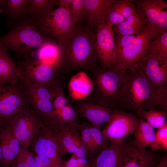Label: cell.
Listing matches in <instances>:
<instances>
[{
    "instance_id": "obj_1",
    "label": "cell",
    "mask_w": 167,
    "mask_h": 167,
    "mask_svg": "<svg viewBox=\"0 0 167 167\" xmlns=\"http://www.w3.org/2000/svg\"><path fill=\"white\" fill-rule=\"evenodd\" d=\"M122 110L140 109L167 112V94L159 90L147 78L138 64L124 72L121 94Z\"/></svg>"
},
{
    "instance_id": "obj_2",
    "label": "cell",
    "mask_w": 167,
    "mask_h": 167,
    "mask_svg": "<svg viewBox=\"0 0 167 167\" xmlns=\"http://www.w3.org/2000/svg\"><path fill=\"white\" fill-rule=\"evenodd\" d=\"M95 34L87 26L77 25L63 50L59 73L62 79L75 71L88 75L99 61L95 47Z\"/></svg>"
},
{
    "instance_id": "obj_3",
    "label": "cell",
    "mask_w": 167,
    "mask_h": 167,
    "mask_svg": "<svg viewBox=\"0 0 167 167\" xmlns=\"http://www.w3.org/2000/svg\"><path fill=\"white\" fill-rule=\"evenodd\" d=\"M125 70L115 71L96 65L88 75L92 81V89L84 100L121 110V90Z\"/></svg>"
},
{
    "instance_id": "obj_4",
    "label": "cell",
    "mask_w": 167,
    "mask_h": 167,
    "mask_svg": "<svg viewBox=\"0 0 167 167\" xmlns=\"http://www.w3.org/2000/svg\"><path fill=\"white\" fill-rule=\"evenodd\" d=\"M49 40L40 32L34 21H25L0 37V42L7 49L15 51L19 57L30 58L33 50Z\"/></svg>"
},
{
    "instance_id": "obj_5",
    "label": "cell",
    "mask_w": 167,
    "mask_h": 167,
    "mask_svg": "<svg viewBox=\"0 0 167 167\" xmlns=\"http://www.w3.org/2000/svg\"><path fill=\"white\" fill-rule=\"evenodd\" d=\"M34 21L39 30L54 38L63 50L77 25L73 23L69 13L59 7L47 11Z\"/></svg>"
},
{
    "instance_id": "obj_6",
    "label": "cell",
    "mask_w": 167,
    "mask_h": 167,
    "mask_svg": "<svg viewBox=\"0 0 167 167\" xmlns=\"http://www.w3.org/2000/svg\"><path fill=\"white\" fill-rule=\"evenodd\" d=\"M161 34L155 25L148 22L145 29L117 54L113 70H126L138 64L143 57L149 43Z\"/></svg>"
},
{
    "instance_id": "obj_7",
    "label": "cell",
    "mask_w": 167,
    "mask_h": 167,
    "mask_svg": "<svg viewBox=\"0 0 167 167\" xmlns=\"http://www.w3.org/2000/svg\"><path fill=\"white\" fill-rule=\"evenodd\" d=\"M23 89L28 100L30 108L40 116L45 125L56 126L58 123V120L54 107L52 87L26 82Z\"/></svg>"
},
{
    "instance_id": "obj_8",
    "label": "cell",
    "mask_w": 167,
    "mask_h": 167,
    "mask_svg": "<svg viewBox=\"0 0 167 167\" xmlns=\"http://www.w3.org/2000/svg\"><path fill=\"white\" fill-rule=\"evenodd\" d=\"M5 123L10 127L21 146L28 149L34 137L45 125L30 108L18 111Z\"/></svg>"
},
{
    "instance_id": "obj_9",
    "label": "cell",
    "mask_w": 167,
    "mask_h": 167,
    "mask_svg": "<svg viewBox=\"0 0 167 167\" xmlns=\"http://www.w3.org/2000/svg\"><path fill=\"white\" fill-rule=\"evenodd\" d=\"M113 109L112 117L101 131L110 143H119L134 133L139 126V119L135 113Z\"/></svg>"
},
{
    "instance_id": "obj_10",
    "label": "cell",
    "mask_w": 167,
    "mask_h": 167,
    "mask_svg": "<svg viewBox=\"0 0 167 167\" xmlns=\"http://www.w3.org/2000/svg\"><path fill=\"white\" fill-rule=\"evenodd\" d=\"M19 81L16 84H0V121L3 124L18 111L30 108Z\"/></svg>"
},
{
    "instance_id": "obj_11",
    "label": "cell",
    "mask_w": 167,
    "mask_h": 167,
    "mask_svg": "<svg viewBox=\"0 0 167 167\" xmlns=\"http://www.w3.org/2000/svg\"><path fill=\"white\" fill-rule=\"evenodd\" d=\"M17 66L22 76V80L36 85L52 87L59 73L58 68L31 58L19 62Z\"/></svg>"
},
{
    "instance_id": "obj_12",
    "label": "cell",
    "mask_w": 167,
    "mask_h": 167,
    "mask_svg": "<svg viewBox=\"0 0 167 167\" xmlns=\"http://www.w3.org/2000/svg\"><path fill=\"white\" fill-rule=\"evenodd\" d=\"M29 147L36 155L58 161L67 153L59 142L56 131L45 125L35 135Z\"/></svg>"
},
{
    "instance_id": "obj_13",
    "label": "cell",
    "mask_w": 167,
    "mask_h": 167,
    "mask_svg": "<svg viewBox=\"0 0 167 167\" xmlns=\"http://www.w3.org/2000/svg\"><path fill=\"white\" fill-rule=\"evenodd\" d=\"M112 24L105 23L97 28L95 34V47L101 67L113 70L117 51Z\"/></svg>"
},
{
    "instance_id": "obj_14",
    "label": "cell",
    "mask_w": 167,
    "mask_h": 167,
    "mask_svg": "<svg viewBox=\"0 0 167 167\" xmlns=\"http://www.w3.org/2000/svg\"><path fill=\"white\" fill-rule=\"evenodd\" d=\"M138 64L149 80L167 94V57L150 53L144 55Z\"/></svg>"
},
{
    "instance_id": "obj_15",
    "label": "cell",
    "mask_w": 167,
    "mask_h": 167,
    "mask_svg": "<svg viewBox=\"0 0 167 167\" xmlns=\"http://www.w3.org/2000/svg\"><path fill=\"white\" fill-rule=\"evenodd\" d=\"M135 147L124 140L110 143L97 156L88 161L90 167H119Z\"/></svg>"
},
{
    "instance_id": "obj_16",
    "label": "cell",
    "mask_w": 167,
    "mask_h": 167,
    "mask_svg": "<svg viewBox=\"0 0 167 167\" xmlns=\"http://www.w3.org/2000/svg\"><path fill=\"white\" fill-rule=\"evenodd\" d=\"M73 107L78 117L86 118L99 130L110 120L113 114V109L84 100L75 101Z\"/></svg>"
},
{
    "instance_id": "obj_17",
    "label": "cell",
    "mask_w": 167,
    "mask_h": 167,
    "mask_svg": "<svg viewBox=\"0 0 167 167\" xmlns=\"http://www.w3.org/2000/svg\"><path fill=\"white\" fill-rule=\"evenodd\" d=\"M79 131V125L61 127L56 131L61 145L67 153L87 158L88 153L82 142Z\"/></svg>"
},
{
    "instance_id": "obj_18",
    "label": "cell",
    "mask_w": 167,
    "mask_h": 167,
    "mask_svg": "<svg viewBox=\"0 0 167 167\" xmlns=\"http://www.w3.org/2000/svg\"><path fill=\"white\" fill-rule=\"evenodd\" d=\"M117 0H84L87 26L92 30L105 23L106 16Z\"/></svg>"
},
{
    "instance_id": "obj_19",
    "label": "cell",
    "mask_w": 167,
    "mask_h": 167,
    "mask_svg": "<svg viewBox=\"0 0 167 167\" xmlns=\"http://www.w3.org/2000/svg\"><path fill=\"white\" fill-rule=\"evenodd\" d=\"M0 143L2 152V167H8L19 152L21 145L6 123L3 124L0 130Z\"/></svg>"
},
{
    "instance_id": "obj_20",
    "label": "cell",
    "mask_w": 167,
    "mask_h": 167,
    "mask_svg": "<svg viewBox=\"0 0 167 167\" xmlns=\"http://www.w3.org/2000/svg\"><path fill=\"white\" fill-rule=\"evenodd\" d=\"M0 42V84H16L22 80L21 72Z\"/></svg>"
},
{
    "instance_id": "obj_21",
    "label": "cell",
    "mask_w": 167,
    "mask_h": 167,
    "mask_svg": "<svg viewBox=\"0 0 167 167\" xmlns=\"http://www.w3.org/2000/svg\"><path fill=\"white\" fill-rule=\"evenodd\" d=\"M155 150H139L135 147L119 167H155L163 156Z\"/></svg>"
},
{
    "instance_id": "obj_22",
    "label": "cell",
    "mask_w": 167,
    "mask_h": 167,
    "mask_svg": "<svg viewBox=\"0 0 167 167\" xmlns=\"http://www.w3.org/2000/svg\"><path fill=\"white\" fill-rule=\"evenodd\" d=\"M148 21L143 13L136 8L135 11L122 22L114 24L112 30L116 35H137L145 29Z\"/></svg>"
},
{
    "instance_id": "obj_23",
    "label": "cell",
    "mask_w": 167,
    "mask_h": 167,
    "mask_svg": "<svg viewBox=\"0 0 167 167\" xmlns=\"http://www.w3.org/2000/svg\"><path fill=\"white\" fill-rule=\"evenodd\" d=\"M63 50L55 41L48 40L38 48L35 53L36 59L59 70L61 65Z\"/></svg>"
},
{
    "instance_id": "obj_24",
    "label": "cell",
    "mask_w": 167,
    "mask_h": 167,
    "mask_svg": "<svg viewBox=\"0 0 167 167\" xmlns=\"http://www.w3.org/2000/svg\"><path fill=\"white\" fill-rule=\"evenodd\" d=\"M93 88L92 81L86 73L79 71L72 76L68 85V93L75 101L84 100L91 93Z\"/></svg>"
},
{
    "instance_id": "obj_25",
    "label": "cell",
    "mask_w": 167,
    "mask_h": 167,
    "mask_svg": "<svg viewBox=\"0 0 167 167\" xmlns=\"http://www.w3.org/2000/svg\"><path fill=\"white\" fill-rule=\"evenodd\" d=\"M131 2L144 15L148 22L156 27L161 15L167 10V2L164 0H134Z\"/></svg>"
},
{
    "instance_id": "obj_26",
    "label": "cell",
    "mask_w": 167,
    "mask_h": 167,
    "mask_svg": "<svg viewBox=\"0 0 167 167\" xmlns=\"http://www.w3.org/2000/svg\"><path fill=\"white\" fill-rule=\"evenodd\" d=\"M139 117V124L133 133L134 146L139 150H144L149 147L152 150H156L154 129L142 117Z\"/></svg>"
},
{
    "instance_id": "obj_27",
    "label": "cell",
    "mask_w": 167,
    "mask_h": 167,
    "mask_svg": "<svg viewBox=\"0 0 167 167\" xmlns=\"http://www.w3.org/2000/svg\"><path fill=\"white\" fill-rule=\"evenodd\" d=\"M136 115L142 117L153 129L158 128L166 122L167 112L155 109L145 110L140 109L138 111Z\"/></svg>"
},
{
    "instance_id": "obj_28",
    "label": "cell",
    "mask_w": 167,
    "mask_h": 167,
    "mask_svg": "<svg viewBox=\"0 0 167 167\" xmlns=\"http://www.w3.org/2000/svg\"><path fill=\"white\" fill-rule=\"evenodd\" d=\"M58 0H31L24 13L38 17L47 11L58 5Z\"/></svg>"
},
{
    "instance_id": "obj_29",
    "label": "cell",
    "mask_w": 167,
    "mask_h": 167,
    "mask_svg": "<svg viewBox=\"0 0 167 167\" xmlns=\"http://www.w3.org/2000/svg\"><path fill=\"white\" fill-rule=\"evenodd\" d=\"M60 128L68 126H78V116L73 106L69 103L56 113Z\"/></svg>"
},
{
    "instance_id": "obj_30",
    "label": "cell",
    "mask_w": 167,
    "mask_h": 167,
    "mask_svg": "<svg viewBox=\"0 0 167 167\" xmlns=\"http://www.w3.org/2000/svg\"><path fill=\"white\" fill-rule=\"evenodd\" d=\"M64 87L63 80L61 78H57L53 85V104L55 114L70 103L65 95Z\"/></svg>"
},
{
    "instance_id": "obj_31",
    "label": "cell",
    "mask_w": 167,
    "mask_h": 167,
    "mask_svg": "<svg viewBox=\"0 0 167 167\" xmlns=\"http://www.w3.org/2000/svg\"><path fill=\"white\" fill-rule=\"evenodd\" d=\"M79 129L83 143L89 159L97 156L99 153L94 145L88 126V122L83 121L79 123Z\"/></svg>"
},
{
    "instance_id": "obj_32",
    "label": "cell",
    "mask_w": 167,
    "mask_h": 167,
    "mask_svg": "<svg viewBox=\"0 0 167 167\" xmlns=\"http://www.w3.org/2000/svg\"><path fill=\"white\" fill-rule=\"evenodd\" d=\"M150 53L167 57V31L156 37L149 43L144 55Z\"/></svg>"
},
{
    "instance_id": "obj_33",
    "label": "cell",
    "mask_w": 167,
    "mask_h": 167,
    "mask_svg": "<svg viewBox=\"0 0 167 167\" xmlns=\"http://www.w3.org/2000/svg\"><path fill=\"white\" fill-rule=\"evenodd\" d=\"M35 162L33 153L21 146L19 152L10 165L14 167H34Z\"/></svg>"
},
{
    "instance_id": "obj_34",
    "label": "cell",
    "mask_w": 167,
    "mask_h": 167,
    "mask_svg": "<svg viewBox=\"0 0 167 167\" xmlns=\"http://www.w3.org/2000/svg\"><path fill=\"white\" fill-rule=\"evenodd\" d=\"M88 126L94 145L99 154L110 142L100 130L88 123Z\"/></svg>"
},
{
    "instance_id": "obj_35",
    "label": "cell",
    "mask_w": 167,
    "mask_h": 167,
    "mask_svg": "<svg viewBox=\"0 0 167 167\" xmlns=\"http://www.w3.org/2000/svg\"><path fill=\"white\" fill-rule=\"evenodd\" d=\"M31 2V0H5L3 6L10 15L17 16L24 13Z\"/></svg>"
},
{
    "instance_id": "obj_36",
    "label": "cell",
    "mask_w": 167,
    "mask_h": 167,
    "mask_svg": "<svg viewBox=\"0 0 167 167\" xmlns=\"http://www.w3.org/2000/svg\"><path fill=\"white\" fill-rule=\"evenodd\" d=\"M70 14L73 23L77 25L86 18V11L84 0H72Z\"/></svg>"
},
{
    "instance_id": "obj_37",
    "label": "cell",
    "mask_w": 167,
    "mask_h": 167,
    "mask_svg": "<svg viewBox=\"0 0 167 167\" xmlns=\"http://www.w3.org/2000/svg\"><path fill=\"white\" fill-rule=\"evenodd\" d=\"M156 150H167V123L158 128L155 132Z\"/></svg>"
},
{
    "instance_id": "obj_38",
    "label": "cell",
    "mask_w": 167,
    "mask_h": 167,
    "mask_svg": "<svg viewBox=\"0 0 167 167\" xmlns=\"http://www.w3.org/2000/svg\"><path fill=\"white\" fill-rule=\"evenodd\" d=\"M117 1L112 6L105 18V23L112 25L120 23L125 19L122 15L118 8L116 3Z\"/></svg>"
},
{
    "instance_id": "obj_39",
    "label": "cell",
    "mask_w": 167,
    "mask_h": 167,
    "mask_svg": "<svg viewBox=\"0 0 167 167\" xmlns=\"http://www.w3.org/2000/svg\"><path fill=\"white\" fill-rule=\"evenodd\" d=\"M60 167H90L88 161L85 157L73 154L67 161L61 163Z\"/></svg>"
},
{
    "instance_id": "obj_40",
    "label": "cell",
    "mask_w": 167,
    "mask_h": 167,
    "mask_svg": "<svg viewBox=\"0 0 167 167\" xmlns=\"http://www.w3.org/2000/svg\"><path fill=\"white\" fill-rule=\"evenodd\" d=\"M118 8L125 19L127 18L136 10V6L131 0H117Z\"/></svg>"
},
{
    "instance_id": "obj_41",
    "label": "cell",
    "mask_w": 167,
    "mask_h": 167,
    "mask_svg": "<svg viewBox=\"0 0 167 167\" xmlns=\"http://www.w3.org/2000/svg\"><path fill=\"white\" fill-rule=\"evenodd\" d=\"M136 36V35H115L114 38L117 55L132 42Z\"/></svg>"
},
{
    "instance_id": "obj_42",
    "label": "cell",
    "mask_w": 167,
    "mask_h": 167,
    "mask_svg": "<svg viewBox=\"0 0 167 167\" xmlns=\"http://www.w3.org/2000/svg\"><path fill=\"white\" fill-rule=\"evenodd\" d=\"M35 161L41 163L46 167H57L60 166L61 161H58L43 156H35Z\"/></svg>"
},
{
    "instance_id": "obj_43",
    "label": "cell",
    "mask_w": 167,
    "mask_h": 167,
    "mask_svg": "<svg viewBox=\"0 0 167 167\" xmlns=\"http://www.w3.org/2000/svg\"><path fill=\"white\" fill-rule=\"evenodd\" d=\"M72 3V0H58V6L70 13Z\"/></svg>"
},
{
    "instance_id": "obj_44",
    "label": "cell",
    "mask_w": 167,
    "mask_h": 167,
    "mask_svg": "<svg viewBox=\"0 0 167 167\" xmlns=\"http://www.w3.org/2000/svg\"><path fill=\"white\" fill-rule=\"evenodd\" d=\"M155 167H167V152L162 156L159 162Z\"/></svg>"
},
{
    "instance_id": "obj_45",
    "label": "cell",
    "mask_w": 167,
    "mask_h": 167,
    "mask_svg": "<svg viewBox=\"0 0 167 167\" xmlns=\"http://www.w3.org/2000/svg\"><path fill=\"white\" fill-rule=\"evenodd\" d=\"M34 167H46L41 163L37 162L35 161Z\"/></svg>"
},
{
    "instance_id": "obj_46",
    "label": "cell",
    "mask_w": 167,
    "mask_h": 167,
    "mask_svg": "<svg viewBox=\"0 0 167 167\" xmlns=\"http://www.w3.org/2000/svg\"><path fill=\"white\" fill-rule=\"evenodd\" d=\"M2 152L1 144L0 143V165L2 164Z\"/></svg>"
},
{
    "instance_id": "obj_47",
    "label": "cell",
    "mask_w": 167,
    "mask_h": 167,
    "mask_svg": "<svg viewBox=\"0 0 167 167\" xmlns=\"http://www.w3.org/2000/svg\"><path fill=\"white\" fill-rule=\"evenodd\" d=\"M4 2V0H0V5L1 6L3 4Z\"/></svg>"
},
{
    "instance_id": "obj_48",
    "label": "cell",
    "mask_w": 167,
    "mask_h": 167,
    "mask_svg": "<svg viewBox=\"0 0 167 167\" xmlns=\"http://www.w3.org/2000/svg\"><path fill=\"white\" fill-rule=\"evenodd\" d=\"M3 124L2 123V122L0 121V130L1 129V128H2V126H3Z\"/></svg>"
},
{
    "instance_id": "obj_49",
    "label": "cell",
    "mask_w": 167,
    "mask_h": 167,
    "mask_svg": "<svg viewBox=\"0 0 167 167\" xmlns=\"http://www.w3.org/2000/svg\"><path fill=\"white\" fill-rule=\"evenodd\" d=\"M8 167H14L12 165H11V166H9Z\"/></svg>"
},
{
    "instance_id": "obj_50",
    "label": "cell",
    "mask_w": 167,
    "mask_h": 167,
    "mask_svg": "<svg viewBox=\"0 0 167 167\" xmlns=\"http://www.w3.org/2000/svg\"><path fill=\"white\" fill-rule=\"evenodd\" d=\"M60 167V166L58 167Z\"/></svg>"
}]
</instances>
